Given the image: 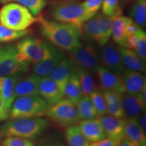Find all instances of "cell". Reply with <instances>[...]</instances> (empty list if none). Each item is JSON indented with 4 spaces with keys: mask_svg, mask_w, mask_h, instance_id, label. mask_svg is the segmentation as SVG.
<instances>
[{
    "mask_svg": "<svg viewBox=\"0 0 146 146\" xmlns=\"http://www.w3.org/2000/svg\"><path fill=\"white\" fill-rule=\"evenodd\" d=\"M119 1L120 0H103L101 7L102 14L105 16H111L122 12Z\"/></svg>",
    "mask_w": 146,
    "mask_h": 146,
    "instance_id": "obj_34",
    "label": "cell"
},
{
    "mask_svg": "<svg viewBox=\"0 0 146 146\" xmlns=\"http://www.w3.org/2000/svg\"><path fill=\"white\" fill-rule=\"evenodd\" d=\"M135 52L139 57L145 61L146 58V34L143 29H140L137 33V40Z\"/></svg>",
    "mask_w": 146,
    "mask_h": 146,
    "instance_id": "obj_36",
    "label": "cell"
},
{
    "mask_svg": "<svg viewBox=\"0 0 146 146\" xmlns=\"http://www.w3.org/2000/svg\"><path fill=\"white\" fill-rule=\"evenodd\" d=\"M39 96L49 106L64 99V93L56 82L48 76L41 77L39 85Z\"/></svg>",
    "mask_w": 146,
    "mask_h": 146,
    "instance_id": "obj_15",
    "label": "cell"
},
{
    "mask_svg": "<svg viewBox=\"0 0 146 146\" xmlns=\"http://www.w3.org/2000/svg\"><path fill=\"white\" fill-rule=\"evenodd\" d=\"M120 1H121V2H123V4L125 5V4H127L128 3L130 2L131 0H120Z\"/></svg>",
    "mask_w": 146,
    "mask_h": 146,
    "instance_id": "obj_43",
    "label": "cell"
},
{
    "mask_svg": "<svg viewBox=\"0 0 146 146\" xmlns=\"http://www.w3.org/2000/svg\"><path fill=\"white\" fill-rule=\"evenodd\" d=\"M119 142H117L111 139L106 137L99 141L91 143V146H118Z\"/></svg>",
    "mask_w": 146,
    "mask_h": 146,
    "instance_id": "obj_39",
    "label": "cell"
},
{
    "mask_svg": "<svg viewBox=\"0 0 146 146\" xmlns=\"http://www.w3.org/2000/svg\"><path fill=\"white\" fill-rule=\"evenodd\" d=\"M64 57L63 50L50 42L43 41V56L39 61L33 65V73L41 77L47 76Z\"/></svg>",
    "mask_w": 146,
    "mask_h": 146,
    "instance_id": "obj_9",
    "label": "cell"
},
{
    "mask_svg": "<svg viewBox=\"0 0 146 146\" xmlns=\"http://www.w3.org/2000/svg\"><path fill=\"white\" fill-rule=\"evenodd\" d=\"M123 106L125 116L137 119L140 115L145 112L146 101L139 95L123 94Z\"/></svg>",
    "mask_w": 146,
    "mask_h": 146,
    "instance_id": "obj_20",
    "label": "cell"
},
{
    "mask_svg": "<svg viewBox=\"0 0 146 146\" xmlns=\"http://www.w3.org/2000/svg\"><path fill=\"white\" fill-rule=\"evenodd\" d=\"M1 137L0 136V138H1ZM0 146H1V142H0Z\"/></svg>",
    "mask_w": 146,
    "mask_h": 146,
    "instance_id": "obj_44",
    "label": "cell"
},
{
    "mask_svg": "<svg viewBox=\"0 0 146 146\" xmlns=\"http://www.w3.org/2000/svg\"><path fill=\"white\" fill-rule=\"evenodd\" d=\"M102 91H112L124 94L125 89L120 75L115 74L102 66H99L94 72Z\"/></svg>",
    "mask_w": 146,
    "mask_h": 146,
    "instance_id": "obj_13",
    "label": "cell"
},
{
    "mask_svg": "<svg viewBox=\"0 0 146 146\" xmlns=\"http://www.w3.org/2000/svg\"><path fill=\"white\" fill-rule=\"evenodd\" d=\"M49 125V120L43 117L13 118L0 127V136L20 137L35 140L46 132Z\"/></svg>",
    "mask_w": 146,
    "mask_h": 146,
    "instance_id": "obj_2",
    "label": "cell"
},
{
    "mask_svg": "<svg viewBox=\"0 0 146 146\" xmlns=\"http://www.w3.org/2000/svg\"><path fill=\"white\" fill-rule=\"evenodd\" d=\"M121 14L122 12H120L113 16H108L97 13L82 25V35L99 46H104L109 43L112 36V23L114 18Z\"/></svg>",
    "mask_w": 146,
    "mask_h": 146,
    "instance_id": "obj_3",
    "label": "cell"
},
{
    "mask_svg": "<svg viewBox=\"0 0 146 146\" xmlns=\"http://www.w3.org/2000/svg\"><path fill=\"white\" fill-rule=\"evenodd\" d=\"M103 0H85L83 2L85 13L89 19L96 15L101 8Z\"/></svg>",
    "mask_w": 146,
    "mask_h": 146,
    "instance_id": "obj_37",
    "label": "cell"
},
{
    "mask_svg": "<svg viewBox=\"0 0 146 146\" xmlns=\"http://www.w3.org/2000/svg\"><path fill=\"white\" fill-rule=\"evenodd\" d=\"M17 78L16 76H0V97L9 110L16 98L14 87Z\"/></svg>",
    "mask_w": 146,
    "mask_h": 146,
    "instance_id": "obj_25",
    "label": "cell"
},
{
    "mask_svg": "<svg viewBox=\"0 0 146 146\" xmlns=\"http://www.w3.org/2000/svg\"><path fill=\"white\" fill-rule=\"evenodd\" d=\"M80 120L94 119L99 117L89 96H83L76 104Z\"/></svg>",
    "mask_w": 146,
    "mask_h": 146,
    "instance_id": "obj_27",
    "label": "cell"
},
{
    "mask_svg": "<svg viewBox=\"0 0 146 146\" xmlns=\"http://www.w3.org/2000/svg\"><path fill=\"white\" fill-rule=\"evenodd\" d=\"M1 146H35L32 140L20 137L8 136L1 142Z\"/></svg>",
    "mask_w": 146,
    "mask_h": 146,
    "instance_id": "obj_35",
    "label": "cell"
},
{
    "mask_svg": "<svg viewBox=\"0 0 146 146\" xmlns=\"http://www.w3.org/2000/svg\"><path fill=\"white\" fill-rule=\"evenodd\" d=\"M77 126L82 134L90 143L99 141L106 137L100 116L94 119L80 120Z\"/></svg>",
    "mask_w": 146,
    "mask_h": 146,
    "instance_id": "obj_18",
    "label": "cell"
},
{
    "mask_svg": "<svg viewBox=\"0 0 146 146\" xmlns=\"http://www.w3.org/2000/svg\"><path fill=\"white\" fill-rule=\"evenodd\" d=\"M30 31H16L5 27L0 23V43H10L22 39L29 33Z\"/></svg>",
    "mask_w": 146,
    "mask_h": 146,
    "instance_id": "obj_32",
    "label": "cell"
},
{
    "mask_svg": "<svg viewBox=\"0 0 146 146\" xmlns=\"http://www.w3.org/2000/svg\"><path fill=\"white\" fill-rule=\"evenodd\" d=\"M133 20L130 17L118 15L114 18L112 23V36L114 41L118 46H125V31L127 27L131 23Z\"/></svg>",
    "mask_w": 146,
    "mask_h": 146,
    "instance_id": "obj_24",
    "label": "cell"
},
{
    "mask_svg": "<svg viewBox=\"0 0 146 146\" xmlns=\"http://www.w3.org/2000/svg\"><path fill=\"white\" fill-rule=\"evenodd\" d=\"M38 146H66L59 137L54 135H49L43 137L40 141Z\"/></svg>",
    "mask_w": 146,
    "mask_h": 146,
    "instance_id": "obj_38",
    "label": "cell"
},
{
    "mask_svg": "<svg viewBox=\"0 0 146 146\" xmlns=\"http://www.w3.org/2000/svg\"><path fill=\"white\" fill-rule=\"evenodd\" d=\"M99 52L100 65L111 72L121 76L125 67L122 62L118 47L108 43Z\"/></svg>",
    "mask_w": 146,
    "mask_h": 146,
    "instance_id": "obj_12",
    "label": "cell"
},
{
    "mask_svg": "<svg viewBox=\"0 0 146 146\" xmlns=\"http://www.w3.org/2000/svg\"><path fill=\"white\" fill-rule=\"evenodd\" d=\"M118 146H137L135 144L133 143V142H131L129 140H128L127 139L124 138L122 141H120L118 143Z\"/></svg>",
    "mask_w": 146,
    "mask_h": 146,
    "instance_id": "obj_42",
    "label": "cell"
},
{
    "mask_svg": "<svg viewBox=\"0 0 146 146\" xmlns=\"http://www.w3.org/2000/svg\"><path fill=\"white\" fill-rule=\"evenodd\" d=\"M49 106L40 96L16 98L9 113L10 119L18 118L42 117L45 115Z\"/></svg>",
    "mask_w": 146,
    "mask_h": 146,
    "instance_id": "obj_6",
    "label": "cell"
},
{
    "mask_svg": "<svg viewBox=\"0 0 146 146\" xmlns=\"http://www.w3.org/2000/svg\"><path fill=\"white\" fill-rule=\"evenodd\" d=\"M10 110L7 108L3 100L0 97V121H5L9 118Z\"/></svg>",
    "mask_w": 146,
    "mask_h": 146,
    "instance_id": "obj_40",
    "label": "cell"
},
{
    "mask_svg": "<svg viewBox=\"0 0 146 146\" xmlns=\"http://www.w3.org/2000/svg\"><path fill=\"white\" fill-rule=\"evenodd\" d=\"M131 18L140 27H145L146 0H135L131 10Z\"/></svg>",
    "mask_w": 146,
    "mask_h": 146,
    "instance_id": "obj_30",
    "label": "cell"
},
{
    "mask_svg": "<svg viewBox=\"0 0 146 146\" xmlns=\"http://www.w3.org/2000/svg\"><path fill=\"white\" fill-rule=\"evenodd\" d=\"M106 137L120 142L125 138V118L105 114L100 116Z\"/></svg>",
    "mask_w": 146,
    "mask_h": 146,
    "instance_id": "obj_14",
    "label": "cell"
},
{
    "mask_svg": "<svg viewBox=\"0 0 146 146\" xmlns=\"http://www.w3.org/2000/svg\"><path fill=\"white\" fill-rule=\"evenodd\" d=\"M65 139L67 146H91V143L82 134L77 125L66 128Z\"/></svg>",
    "mask_w": 146,
    "mask_h": 146,
    "instance_id": "obj_29",
    "label": "cell"
},
{
    "mask_svg": "<svg viewBox=\"0 0 146 146\" xmlns=\"http://www.w3.org/2000/svg\"><path fill=\"white\" fill-rule=\"evenodd\" d=\"M45 116L55 124L63 128H68L79 123L76 104L64 98L48 107Z\"/></svg>",
    "mask_w": 146,
    "mask_h": 146,
    "instance_id": "obj_7",
    "label": "cell"
},
{
    "mask_svg": "<svg viewBox=\"0 0 146 146\" xmlns=\"http://www.w3.org/2000/svg\"><path fill=\"white\" fill-rule=\"evenodd\" d=\"M36 22L37 17L19 3L10 2L0 9V23L10 29L16 31L27 30Z\"/></svg>",
    "mask_w": 146,
    "mask_h": 146,
    "instance_id": "obj_5",
    "label": "cell"
},
{
    "mask_svg": "<svg viewBox=\"0 0 146 146\" xmlns=\"http://www.w3.org/2000/svg\"><path fill=\"white\" fill-rule=\"evenodd\" d=\"M89 97L90 98L92 104L96 110L98 116H104L107 114L106 102L102 92L98 89L91 93Z\"/></svg>",
    "mask_w": 146,
    "mask_h": 146,
    "instance_id": "obj_33",
    "label": "cell"
},
{
    "mask_svg": "<svg viewBox=\"0 0 146 146\" xmlns=\"http://www.w3.org/2000/svg\"><path fill=\"white\" fill-rule=\"evenodd\" d=\"M118 48L125 68L145 73L146 66L145 60L139 57L135 51L121 46H118Z\"/></svg>",
    "mask_w": 146,
    "mask_h": 146,
    "instance_id": "obj_22",
    "label": "cell"
},
{
    "mask_svg": "<svg viewBox=\"0 0 146 146\" xmlns=\"http://www.w3.org/2000/svg\"><path fill=\"white\" fill-rule=\"evenodd\" d=\"M125 93L138 95L146 87V78L143 73L125 68L121 74Z\"/></svg>",
    "mask_w": 146,
    "mask_h": 146,
    "instance_id": "obj_17",
    "label": "cell"
},
{
    "mask_svg": "<svg viewBox=\"0 0 146 146\" xmlns=\"http://www.w3.org/2000/svg\"><path fill=\"white\" fill-rule=\"evenodd\" d=\"M83 96L81 84L75 71L66 83L64 88V98L76 104Z\"/></svg>",
    "mask_w": 146,
    "mask_h": 146,
    "instance_id": "obj_26",
    "label": "cell"
},
{
    "mask_svg": "<svg viewBox=\"0 0 146 146\" xmlns=\"http://www.w3.org/2000/svg\"><path fill=\"white\" fill-rule=\"evenodd\" d=\"M28 69L18 60L15 45L0 47V76H16L21 72H27Z\"/></svg>",
    "mask_w": 146,
    "mask_h": 146,
    "instance_id": "obj_11",
    "label": "cell"
},
{
    "mask_svg": "<svg viewBox=\"0 0 146 146\" xmlns=\"http://www.w3.org/2000/svg\"><path fill=\"white\" fill-rule=\"evenodd\" d=\"M40 79L41 76L34 73L19 79L17 78L14 87L15 98L21 96H39V85Z\"/></svg>",
    "mask_w": 146,
    "mask_h": 146,
    "instance_id": "obj_19",
    "label": "cell"
},
{
    "mask_svg": "<svg viewBox=\"0 0 146 146\" xmlns=\"http://www.w3.org/2000/svg\"><path fill=\"white\" fill-rule=\"evenodd\" d=\"M106 107V114L120 118H125L123 106V94L112 91H102Z\"/></svg>",
    "mask_w": 146,
    "mask_h": 146,
    "instance_id": "obj_21",
    "label": "cell"
},
{
    "mask_svg": "<svg viewBox=\"0 0 146 146\" xmlns=\"http://www.w3.org/2000/svg\"><path fill=\"white\" fill-rule=\"evenodd\" d=\"M50 13L54 21L81 27L89 20L83 2L77 0H59L50 6Z\"/></svg>",
    "mask_w": 146,
    "mask_h": 146,
    "instance_id": "obj_4",
    "label": "cell"
},
{
    "mask_svg": "<svg viewBox=\"0 0 146 146\" xmlns=\"http://www.w3.org/2000/svg\"><path fill=\"white\" fill-rule=\"evenodd\" d=\"M75 71L76 67L72 60L69 56H65L47 76L56 82L64 93L66 83Z\"/></svg>",
    "mask_w": 146,
    "mask_h": 146,
    "instance_id": "obj_16",
    "label": "cell"
},
{
    "mask_svg": "<svg viewBox=\"0 0 146 146\" xmlns=\"http://www.w3.org/2000/svg\"><path fill=\"white\" fill-rule=\"evenodd\" d=\"M125 120V138L137 146H146L145 133L140 127L137 119L127 118Z\"/></svg>",
    "mask_w": 146,
    "mask_h": 146,
    "instance_id": "obj_23",
    "label": "cell"
},
{
    "mask_svg": "<svg viewBox=\"0 0 146 146\" xmlns=\"http://www.w3.org/2000/svg\"><path fill=\"white\" fill-rule=\"evenodd\" d=\"M69 57L72 60L76 68L85 70L94 73L100 66L99 52L94 45L83 43L68 52Z\"/></svg>",
    "mask_w": 146,
    "mask_h": 146,
    "instance_id": "obj_8",
    "label": "cell"
},
{
    "mask_svg": "<svg viewBox=\"0 0 146 146\" xmlns=\"http://www.w3.org/2000/svg\"><path fill=\"white\" fill-rule=\"evenodd\" d=\"M137 120L139 125L140 127L141 128L142 130L144 132L146 133V114L145 112H143V114L140 115L139 116V118L137 119Z\"/></svg>",
    "mask_w": 146,
    "mask_h": 146,
    "instance_id": "obj_41",
    "label": "cell"
},
{
    "mask_svg": "<svg viewBox=\"0 0 146 146\" xmlns=\"http://www.w3.org/2000/svg\"><path fill=\"white\" fill-rule=\"evenodd\" d=\"M40 32L47 41L62 49L70 52L81 44V27L60 23L37 16Z\"/></svg>",
    "mask_w": 146,
    "mask_h": 146,
    "instance_id": "obj_1",
    "label": "cell"
},
{
    "mask_svg": "<svg viewBox=\"0 0 146 146\" xmlns=\"http://www.w3.org/2000/svg\"><path fill=\"white\" fill-rule=\"evenodd\" d=\"M19 61L29 68L31 64L39 61L43 53V40L36 36H28L18 41L15 45Z\"/></svg>",
    "mask_w": 146,
    "mask_h": 146,
    "instance_id": "obj_10",
    "label": "cell"
},
{
    "mask_svg": "<svg viewBox=\"0 0 146 146\" xmlns=\"http://www.w3.org/2000/svg\"><path fill=\"white\" fill-rule=\"evenodd\" d=\"M10 2H15L23 5L35 17L39 16L47 4L46 0H0V3H2Z\"/></svg>",
    "mask_w": 146,
    "mask_h": 146,
    "instance_id": "obj_31",
    "label": "cell"
},
{
    "mask_svg": "<svg viewBox=\"0 0 146 146\" xmlns=\"http://www.w3.org/2000/svg\"><path fill=\"white\" fill-rule=\"evenodd\" d=\"M76 73L79 79L83 96H89L91 93L98 89L93 75L94 73L78 68H76Z\"/></svg>",
    "mask_w": 146,
    "mask_h": 146,
    "instance_id": "obj_28",
    "label": "cell"
}]
</instances>
